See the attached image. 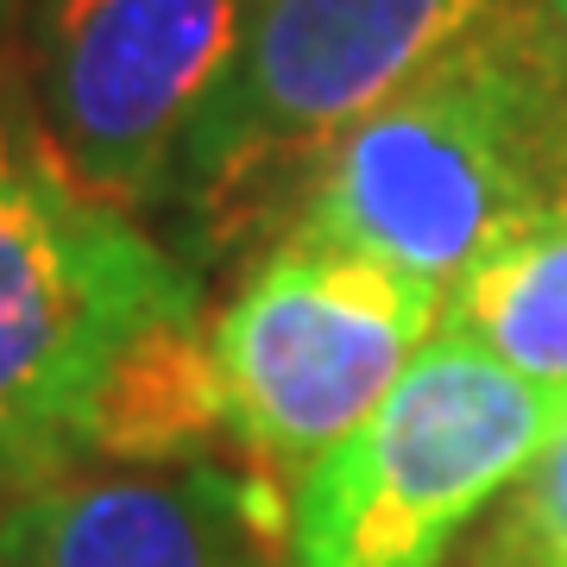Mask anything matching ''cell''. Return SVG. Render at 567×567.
I'll list each match as a JSON object with an SVG mask.
<instances>
[{
    "mask_svg": "<svg viewBox=\"0 0 567 567\" xmlns=\"http://www.w3.org/2000/svg\"><path fill=\"white\" fill-rule=\"evenodd\" d=\"M227 435V410L215 391L208 328L183 322L140 341L121 360L114 385L95 410V461H203Z\"/></svg>",
    "mask_w": 567,
    "mask_h": 567,
    "instance_id": "cell-9",
    "label": "cell"
},
{
    "mask_svg": "<svg viewBox=\"0 0 567 567\" xmlns=\"http://www.w3.org/2000/svg\"><path fill=\"white\" fill-rule=\"evenodd\" d=\"M252 20L259 0H32L25 102L39 140L102 203L158 208Z\"/></svg>",
    "mask_w": 567,
    "mask_h": 567,
    "instance_id": "cell-6",
    "label": "cell"
},
{
    "mask_svg": "<svg viewBox=\"0 0 567 567\" xmlns=\"http://www.w3.org/2000/svg\"><path fill=\"white\" fill-rule=\"evenodd\" d=\"M529 20H536V39H543V51L555 58V70H561L567 82V0H524Z\"/></svg>",
    "mask_w": 567,
    "mask_h": 567,
    "instance_id": "cell-11",
    "label": "cell"
},
{
    "mask_svg": "<svg viewBox=\"0 0 567 567\" xmlns=\"http://www.w3.org/2000/svg\"><path fill=\"white\" fill-rule=\"evenodd\" d=\"M561 423V398L435 328L385 404L297 480L290 561L442 567Z\"/></svg>",
    "mask_w": 567,
    "mask_h": 567,
    "instance_id": "cell-4",
    "label": "cell"
},
{
    "mask_svg": "<svg viewBox=\"0 0 567 567\" xmlns=\"http://www.w3.org/2000/svg\"><path fill=\"white\" fill-rule=\"evenodd\" d=\"M442 328L567 404V208L524 221L442 303Z\"/></svg>",
    "mask_w": 567,
    "mask_h": 567,
    "instance_id": "cell-8",
    "label": "cell"
},
{
    "mask_svg": "<svg viewBox=\"0 0 567 567\" xmlns=\"http://www.w3.org/2000/svg\"><path fill=\"white\" fill-rule=\"evenodd\" d=\"M442 328V297L385 265L284 234L208 328L227 435L290 486L385 404Z\"/></svg>",
    "mask_w": 567,
    "mask_h": 567,
    "instance_id": "cell-5",
    "label": "cell"
},
{
    "mask_svg": "<svg viewBox=\"0 0 567 567\" xmlns=\"http://www.w3.org/2000/svg\"><path fill=\"white\" fill-rule=\"evenodd\" d=\"M183 322H203L196 265L82 189L39 126L0 107V498L95 461L121 360Z\"/></svg>",
    "mask_w": 567,
    "mask_h": 567,
    "instance_id": "cell-2",
    "label": "cell"
},
{
    "mask_svg": "<svg viewBox=\"0 0 567 567\" xmlns=\"http://www.w3.org/2000/svg\"><path fill=\"white\" fill-rule=\"evenodd\" d=\"M13 7H20V0H0V32H7V20H13Z\"/></svg>",
    "mask_w": 567,
    "mask_h": 567,
    "instance_id": "cell-13",
    "label": "cell"
},
{
    "mask_svg": "<svg viewBox=\"0 0 567 567\" xmlns=\"http://www.w3.org/2000/svg\"><path fill=\"white\" fill-rule=\"evenodd\" d=\"M442 567H567V423L529 454Z\"/></svg>",
    "mask_w": 567,
    "mask_h": 567,
    "instance_id": "cell-10",
    "label": "cell"
},
{
    "mask_svg": "<svg viewBox=\"0 0 567 567\" xmlns=\"http://www.w3.org/2000/svg\"><path fill=\"white\" fill-rule=\"evenodd\" d=\"M278 505L215 466L70 473L7 505L0 567H240Z\"/></svg>",
    "mask_w": 567,
    "mask_h": 567,
    "instance_id": "cell-7",
    "label": "cell"
},
{
    "mask_svg": "<svg viewBox=\"0 0 567 567\" xmlns=\"http://www.w3.org/2000/svg\"><path fill=\"white\" fill-rule=\"evenodd\" d=\"M567 208V82L524 0L328 145L290 234L442 297L524 221Z\"/></svg>",
    "mask_w": 567,
    "mask_h": 567,
    "instance_id": "cell-1",
    "label": "cell"
},
{
    "mask_svg": "<svg viewBox=\"0 0 567 567\" xmlns=\"http://www.w3.org/2000/svg\"><path fill=\"white\" fill-rule=\"evenodd\" d=\"M505 0H259L240 58L189 126L164 203L203 252L284 240L347 126L454 51Z\"/></svg>",
    "mask_w": 567,
    "mask_h": 567,
    "instance_id": "cell-3",
    "label": "cell"
},
{
    "mask_svg": "<svg viewBox=\"0 0 567 567\" xmlns=\"http://www.w3.org/2000/svg\"><path fill=\"white\" fill-rule=\"evenodd\" d=\"M240 567H297V561H290V548H252Z\"/></svg>",
    "mask_w": 567,
    "mask_h": 567,
    "instance_id": "cell-12",
    "label": "cell"
}]
</instances>
